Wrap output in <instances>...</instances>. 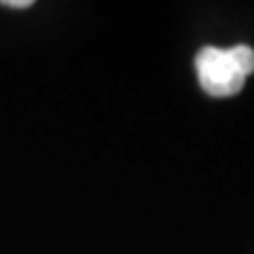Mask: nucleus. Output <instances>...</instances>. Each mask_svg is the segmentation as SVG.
Here are the masks:
<instances>
[{
    "mask_svg": "<svg viewBox=\"0 0 254 254\" xmlns=\"http://www.w3.org/2000/svg\"><path fill=\"white\" fill-rule=\"evenodd\" d=\"M195 70L201 89L212 98H231L246 85V76L254 72V49L235 45L229 49L203 47L195 58Z\"/></svg>",
    "mask_w": 254,
    "mask_h": 254,
    "instance_id": "nucleus-1",
    "label": "nucleus"
},
{
    "mask_svg": "<svg viewBox=\"0 0 254 254\" xmlns=\"http://www.w3.org/2000/svg\"><path fill=\"white\" fill-rule=\"evenodd\" d=\"M0 4L6 6V9H28V6H32L34 2H32V0H2Z\"/></svg>",
    "mask_w": 254,
    "mask_h": 254,
    "instance_id": "nucleus-2",
    "label": "nucleus"
}]
</instances>
